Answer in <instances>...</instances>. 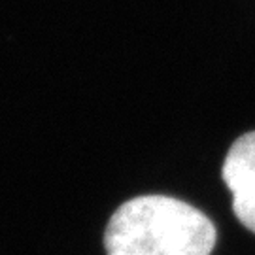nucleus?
<instances>
[{
	"instance_id": "obj_1",
	"label": "nucleus",
	"mask_w": 255,
	"mask_h": 255,
	"mask_svg": "<svg viewBox=\"0 0 255 255\" xmlns=\"http://www.w3.org/2000/svg\"><path fill=\"white\" fill-rule=\"evenodd\" d=\"M216 227L201 210L164 195L123 202L104 231L106 255H210Z\"/></svg>"
},
{
	"instance_id": "obj_2",
	"label": "nucleus",
	"mask_w": 255,
	"mask_h": 255,
	"mask_svg": "<svg viewBox=\"0 0 255 255\" xmlns=\"http://www.w3.org/2000/svg\"><path fill=\"white\" fill-rule=\"evenodd\" d=\"M221 176L233 195L237 219L255 233V130L235 140L225 157Z\"/></svg>"
}]
</instances>
